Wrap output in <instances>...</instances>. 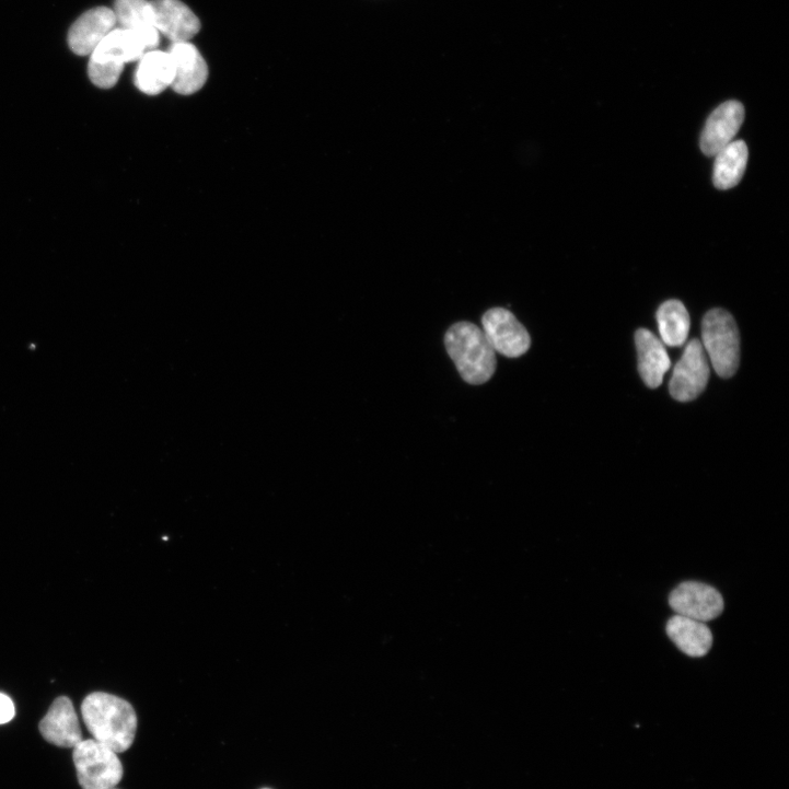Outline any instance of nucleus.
I'll return each mask as SVG.
<instances>
[{
  "label": "nucleus",
  "mask_w": 789,
  "mask_h": 789,
  "mask_svg": "<svg viewBox=\"0 0 789 789\" xmlns=\"http://www.w3.org/2000/svg\"><path fill=\"white\" fill-rule=\"evenodd\" d=\"M82 715L96 741L116 753H124L132 746L138 716L128 700L109 693H93L84 699Z\"/></svg>",
  "instance_id": "1"
},
{
  "label": "nucleus",
  "mask_w": 789,
  "mask_h": 789,
  "mask_svg": "<svg viewBox=\"0 0 789 789\" xmlns=\"http://www.w3.org/2000/svg\"><path fill=\"white\" fill-rule=\"evenodd\" d=\"M444 344L462 379L471 385H483L497 369L496 352L484 332L468 322L453 325L445 334Z\"/></svg>",
  "instance_id": "2"
},
{
  "label": "nucleus",
  "mask_w": 789,
  "mask_h": 789,
  "mask_svg": "<svg viewBox=\"0 0 789 789\" xmlns=\"http://www.w3.org/2000/svg\"><path fill=\"white\" fill-rule=\"evenodd\" d=\"M152 48L142 35L124 28L113 31L91 55L90 78L101 89L114 88L127 63L139 62Z\"/></svg>",
  "instance_id": "3"
},
{
  "label": "nucleus",
  "mask_w": 789,
  "mask_h": 789,
  "mask_svg": "<svg viewBox=\"0 0 789 789\" xmlns=\"http://www.w3.org/2000/svg\"><path fill=\"white\" fill-rule=\"evenodd\" d=\"M701 346L720 378L734 375L740 362V337L736 324L728 312L715 309L704 316Z\"/></svg>",
  "instance_id": "4"
},
{
  "label": "nucleus",
  "mask_w": 789,
  "mask_h": 789,
  "mask_svg": "<svg viewBox=\"0 0 789 789\" xmlns=\"http://www.w3.org/2000/svg\"><path fill=\"white\" fill-rule=\"evenodd\" d=\"M73 759L83 789H113L124 777L118 753L95 739L79 743Z\"/></svg>",
  "instance_id": "5"
},
{
  "label": "nucleus",
  "mask_w": 789,
  "mask_h": 789,
  "mask_svg": "<svg viewBox=\"0 0 789 789\" xmlns=\"http://www.w3.org/2000/svg\"><path fill=\"white\" fill-rule=\"evenodd\" d=\"M707 356L697 339L692 340L676 363L670 381L671 396L682 403L697 398L706 388L709 380Z\"/></svg>",
  "instance_id": "6"
},
{
  "label": "nucleus",
  "mask_w": 789,
  "mask_h": 789,
  "mask_svg": "<svg viewBox=\"0 0 789 789\" xmlns=\"http://www.w3.org/2000/svg\"><path fill=\"white\" fill-rule=\"evenodd\" d=\"M481 324L483 332L495 352L515 359L529 351L531 337L510 311L501 308L491 309L484 314Z\"/></svg>",
  "instance_id": "7"
},
{
  "label": "nucleus",
  "mask_w": 789,
  "mask_h": 789,
  "mask_svg": "<svg viewBox=\"0 0 789 789\" xmlns=\"http://www.w3.org/2000/svg\"><path fill=\"white\" fill-rule=\"evenodd\" d=\"M669 604L676 615L703 623L720 616L724 607L723 599L715 588L695 581L677 585L669 596Z\"/></svg>",
  "instance_id": "8"
},
{
  "label": "nucleus",
  "mask_w": 789,
  "mask_h": 789,
  "mask_svg": "<svg viewBox=\"0 0 789 789\" xmlns=\"http://www.w3.org/2000/svg\"><path fill=\"white\" fill-rule=\"evenodd\" d=\"M744 120V108L739 102L720 105L708 117L700 136V150L706 156H715L733 142Z\"/></svg>",
  "instance_id": "9"
},
{
  "label": "nucleus",
  "mask_w": 789,
  "mask_h": 789,
  "mask_svg": "<svg viewBox=\"0 0 789 789\" xmlns=\"http://www.w3.org/2000/svg\"><path fill=\"white\" fill-rule=\"evenodd\" d=\"M154 27L173 44L189 43L201 28L194 12L181 0L151 2Z\"/></svg>",
  "instance_id": "10"
},
{
  "label": "nucleus",
  "mask_w": 789,
  "mask_h": 789,
  "mask_svg": "<svg viewBox=\"0 0 789 789\" xmlns=\"http://www.w3.org/2000/svg\"><path fill=\"white\" fill-rule=\"evenodd\" d=\"M169 54L175 72L172 89L183 96L201 91L208 81L209 70L199 50L190 43H179L173 44Z\"/></svg>",
  "instance_id": "11"
},
{
  "label": "nucleus",
  "mask_w": 789,
  "mask_h": 789,
  "mask_svg": "<svg viewBox=\"0 0 789 789\" xmlns=\"http://www.w3.org/2000/svg\"><path fill=\"white\" fill-rule=\"evenodd\" d=\"M117 28V19L113 10L94 9L79 19L69 35V45L74 54L91 56L104 39Z\"/></svg>",
  "instance_id": "12"
},
{
  "label": "nucleus",
  "mask_w": 789,
  "mask_h": 789,
  "mask_svg": "<svg viewBox=\"0 0 789 789\" xmlns=\"http://www.w3.org/2000/svg\"><path fill=\"white\" fill-rule=\"evenodd\" d=\"M39 728L48 742L60 747H76L83 741L79 716L72 700L66 696L54 701Z\"/></svg>",
  "instance_id": "13"
},
{
  "label": "nucleus",
  "mask_w": 789,
  "mask_h": 789,
  "mask_svg": "<svg viewBox=\"0 0 789 789\" xmlns=\"http://www.w3.org/2000/svg\"><path fill=\"white\" fill-rule=\"evenodd\" d=\"M635 343L638 370L642 381L650 388L659 387L671 368V360L663 343L647 329L637 330Z\"/></svg>",
  "instance_id": "14"
},
{
  "label": "nucleus",
  "mask_w": 789,
  "mask_h": 789,
  "mask_svg": "<svg viewBox=\"0 0 789 789\" xmlns=\"http://www.w3.org/2000/svg\"><path fill=\"white\" fill-rule=\"evenodd\" d=\"M665 630L675 646L693 658L706 655L712 646L709 627L696 619L674 615L668 620Z\"/></svg>",
  "instance_id": "15"
},
{
  "label": "nucleus",
  "mask_w": 789,
  "mask_h": 789,
  "mask_svg": "<svg viewBox=\"0 0 789 789\" xmlns=\"http://www.w3.org/2000/svg\"><path fill=\"white\" fill-rule=\"evenodd\" d=\"M174 76V65L170 54L151 50L139 61L136 85L146 95L156 96L172 88Z\"/></svg>",
  "instance_id": "16"
},
{
  "label": "nucleus",
  "mask_w": 789,
  "mask_h": 789,
  "mask_svg": "<svg viewBox=\"0 0 789 789\" xmlns=\"http://www.w3.org/2000/svg\"><path fill=\"white\" fill-rule=\"evenodd\" d=\"M114 13L120 28L142 35L153 49L158 48L161 35L154 27L150 0H116Z\"/></svg>",
  "instance_id": "17"
},
{
  "label": "nucleus",
  "mask_w": 789,
  "mask_h": 789,
  "mask_svg": "<svg viewBox=\"0 0 789 789\" xmlns=\"http://www.w3.org/2000/svg\"><path fill=\"white\" fill-rule=\"evenodd\" d=\"M712 182L717 189L728 190L741 182L747 164V147L733 141L715 155Z\"/></svg>",
  "instance_id": "18"
},
{
  "label": "nucleus",
  "mask_w": 789,
  "mask_h": 789,
  "mask_svg": "<svg viewBox=\"0 0 789 789\" xmlns=\"http://www.w3.org/2000/svg\"><path fill=\"white\" fill-rule=\"evenodd\" d=\"M661 341L669 347H681L689 333V315L683 303L676 300L664 302L657 312Z\"/></svg>",
  "instance_id": "19"
},
{
  "label": "nucleus",
  "mask_w": 789,
  "mask_h": 789,
  "mask_svg": "<svg viewBox=\"0 0 789 789\" xmlns=\"http://www.w3.org/2000/svg\"><path fill=\"white\" fill-rule=\"evenodd\" d=\"M15 713V705L11 697L0 693V724L10 722Z\"/></svg>",
  "instance_id": "20"
},
{
  "label": "nucleus",
  "mask_w": 789,
  "mask_h": 789,
  "mask_svg": "<svg viewBox=\"0 0 789 789\" xmlns=\"http://www.w3.org/2000/svg\"><path fill=\"white\" fill-rule=\"evenodd\" d=\"M113 789H116V788H113Z\"/></svg>",
  "instance_id": "21"
}]
</instances>
